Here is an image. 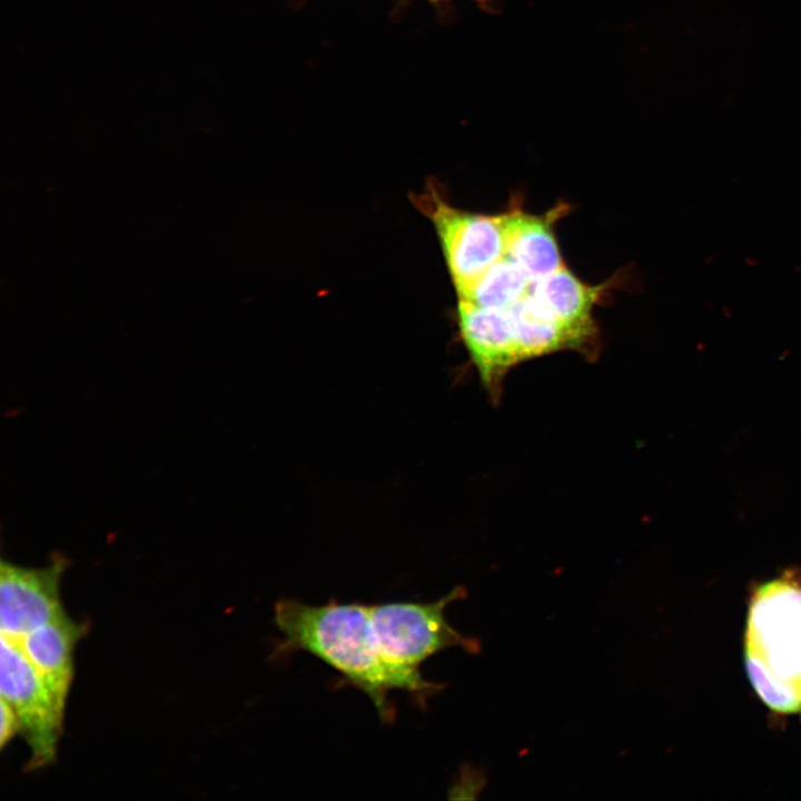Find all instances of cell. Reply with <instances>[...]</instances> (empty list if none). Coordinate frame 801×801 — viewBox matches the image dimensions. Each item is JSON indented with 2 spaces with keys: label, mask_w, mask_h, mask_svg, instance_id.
I'll list each match as a JSON object with an SVG mask.
<instances>
[{
  "label": "cell",
  "mask_w": 801,
  "mask_h": 801,
  "mask_svg": "<svg viewBox=\"0 0 801 801\" xmlns=\"http://www.w3.org/2000/svg\"><path fill=\"white\" fill-rule=\"evenodd\" d=\"M467 595L464 586L429 603L387 602L369 605V621L375 644L389 663L408 670H419L432 655L462 647L468 653L481 651L476 637L463 635L446 619V607Z\"/></svg>",
  "instance_id": "obj_3"
},
{
  "label": "cell",
  "mask_w": 801,
  "mask_h": 801,
  "mask_svg": "<svg viewBox=\"0 0 801 801\" xmlns=\"http://www.w3.org/2000/svg\"><path fill=\"white\" fill-rule=\"evenodd\" d=\"M567 211L568 206L560 204L543 215H533L515 204L501 214L506 256L533 279L564 266L554 227Z\"/></svg>",
  "instance_id": "obj_8"
},
{
  "label": "cell",
  "mask_w": 801,
  "mask_h": 801,
  "mask_svg": "<svg viewBox=\"0 0 801 801\" xmlns=\"http://www.w3.org/2000/svg\"><path fill=\"white\" fill-rule=\"evenodd\" d=\"M433 1H439V0H433ZM484 1V0H483Z\"/></svg>",
  "instance_id": "obj_13"
},
{
  "label": "cell",
  "mask_w": 801,
  "mask_h": 801,
  "mask_svg": "<svg viewBox=\"0 0 801 801\" xmlns=\"http://www.w3.org/2000/svg\"><path fill=\"white\" fill-rule=\"evenodd\" d=\"M85 632L62 613L17 640L63 710L73 679V651Z\"/></svg>",
  "instance_id": "obj_9"
},
{
  "label": "cell",
  "mask_w": 801,
  "mask_h": 801,
  "mask_svg": "<svg viewBox=\"0 0 801 801\" xmlns=\"http://www.w3.org/2000/svg\"><path fill=\"white\" fill-rule=\"evenodd\" d=\"M751 685L771 710L801 716V576L787 570L752 594L744 635Z\"/></svg>",
  "instance_id": "obj_2"
},
{
  "label": "cell",
  "mask_w": 801,
  "mask_h": 801,
  "mask_svg": "<svg viewBox=\"0 0 801 801\" xmlns=\"http://www.w3.org/2000/svg\"><path fill=\"white\" fill-rule=\"evenodd\" d=\"M611 285H589L564 265L548 275L532 279L528 293L561 324L600 347L593 309Z\"/></svg>",
  "instance_id": "obj_10"
},
{
  "label": "cell",
  "mask_w": 801,
  "mask_h": 801,
  "mask_svg": "<svg viewBox=\"0 0 801 801\" xmlns=\"http://www.w3.org/2000/svg\"><path fill=\"white\" fill-rule=\"evenodd\" d=\"M19 719L12 706L3 699L0 700V748L3 749L19 732Z\"/></svg>",
  "instance_id": "obj_12"
},
{
  "label": "cell",
  "mask_w": 801,
  "mask_h": 801,
  "mask_svg": "<svg viewBox=\"0 0 801 801\" xmlns=\"http://www.w3.org/2000/svg\"><path fill=\"white\" fill-rule=\"evenodd\" d=\"M0 693L14 710L29 749L28 770L51 764L57 755L65 710L24 655L19 642L1 634Z\"/></svg>",
  "instance_id": "obj_5"
},
{
  "label": "cell",
  "mask_w": 801,
  "mask_h": 801,
  "mask_svg": "<svg viewBox=\"0 0 801 801\" xmlns=\"http://www.w3.org/2000/svg\"><path fill=\"white\" fill-rule=\"evenodd\" d=\"M532 279L515 260L505 255L458 299L485 308L506 309L528 293Z\"/></svg>",
  "instance_id": "obj_11"
},
{
  "label": "cell",
  "mask_w": 801,
  "mask_h": 801,
  "mask_svg": "<svg viewBox=\"0 0 801 801\" xmlns=\"http://www.w3.org/2000/svg\"><path fill=\"white\" fill-rule=\"evenodd\" d=\"M68 560L53 554L43 567H23L2 560L0 566L1 634L19 640L65 613L60 583Z\"/></svg>",
  "instance_id": "obj_6"
},
{
  "label": "cell",
  "mask_w": 801,
  "mask_h": 801,
  "mask_svg": "<svg viewBox=\"0 0 801 801\" xmlns=\"http://www.w3.org/2000/svg\"><path fill=\"white\" fill-rule=\"evenodd\" d=\"M274 619L281 634L276 656L304 651L324 661L372 700L384 722L395 715L388 699L390 690L407 691L424 704L444 688L426 680L419 670L396 666L382 656L368 604L329 601L312 605L281 599L274 606Z\"/></svg>",
  "instance_id": "obj_1"
},
{
  "label": "cell",
  "mask_w": 801,
  "mask_h": 801,
  "mask_svg": "<svg viewBox=\"0 0 801 801\" xmlns=\"http://www.w3.org/2000/svg\"><path fill=\"white\" fill-rule=\"evenodd\" d=\"M414 204L433 224L457 296L506 255L502 215H484L454 207L428 185Z\"/></svg>",
  "instance_id": "obj_4"
},
{
  "label": "cell",
  "mask_w": 801,
  "mask_h": 801,
  "mask_svg": "<svg viewBox=\"0 0 801 801\" xmlns=\"http://www.w3.org/2000/svg\"><path fill=\"white\" fill-rule=\"evenodd\" d=\"M456 319L462 342L491 399H500L505 377L518 365L503 309L458 299Z\"/></svg>",
  "instance_id": "obj_7"
}]
</instances>
